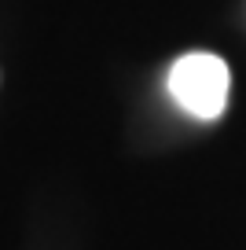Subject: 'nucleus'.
Listing matches in <instances>:
<instances>
[{
  "mask_svg": "<svg viewBox=\"0 0 246 250\" xmlns=\"http://www.w3.org/2000/svg\"><path fill=\"white\" fill-rule=\"evenodd\" d=\"M165 88L184 114L199 118V122H217L228 107V62L213 52H187L169 66Z\"/></svg>",
  "mask_w": 246,
  "mask_h": 250,
  "instance_id": "f257e3e1",
  "label": "nucleus"
}]
</instances>
